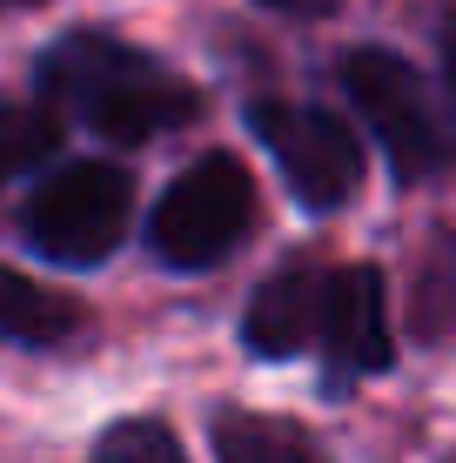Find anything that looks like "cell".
Masks as SVG:
<instances>
[{"mask_svg":"<svg viewBox=\"0 0 456 463\" xmlns=\"http://www.w3.org/2000/svg\"><path fill=\"white\" fill-rule=\"evenodd\" d=\"M336 81L349 94V108L369 121V135L389 148V162H396L403 182H430V175L443 168V155H450L443 108H436L430 81H423L403 54H389V47H349Z\"/></svg>","mask_w":456,"mask_h":463,"instance_id":"3957f363","label":"cell"},{"mask_svg":"<svg viewBox=\"0 0 456 463\" xmlns=\"http://www.w3.org/2000/svg\"><path fill=\"white\" fill-rule=\"evenodd\" d=\"M54 115L41 108H0V175H21L34 168L41 155H54Z\"/></svg>","mask_w":456,"mask_h":463,"instance_id":"8fae6325","label":"cell"},{"mask_svg":"<svg viewBox=\"0 0 456 463\" xmlns=\"http://www.w3.org/2000/svg\"><path fill=\"white\" fill-rule=\"evenodd\" d=\"M14 7H34V0H0V14H14Z\"/></svg>","mask_w":456,"mask_h":463,"instance_id":"4fadbf2b","label":"cell"},{"mask_svg":"<svg viewBox=\"0 0 456 463\" xmlns=\"http://www.w3.org/2000/svg\"><path fill=\"white\" fill-rule=\"evenodd\" d=\"M81 323H88V309L74 296H60V289H47V282H34V276H21V269L0 262V336L7 343L54 349V343L81 336Z\"/></svg>","mask_w":456,"mask_h":463,"instance_id":"ba28073f","label":"cell"},{"mask_svg":"<svg viewBox=\"0 0 456 463\" xmlns=\"http://www.w3.org/2000/svg\"><path fill=\"white\" fill-rule=\"evenodd\" d=\"M316 343L329 349V370H349V376H376L389 370L396 343H389V309H383V276L369 262L336 269L322 296V329Z\"/></svg>","mask_w":456,"mask_h":463,"instance_id":"8992f818","label":"cell"},{"mask_svg":"<svg viewBox=\"0 0 456 463\" xmlns=\"http://www.w3.org/2000/svg\"><path fill=\"white\" fill-rule=\"evenodd\" d=\"M262 7H275V14H295V21H316V14H336L342 0H262Z\"/></svg>","mask_w":456,"mask_h":463,"instance_id":"7c38bea8","label":"cell"},{"mask_svg":"<svg viewBox=\"0 0 456 463\" xmlns=\"http://www.w3.org/2000/svg\"><path fill=\"white\" fill-rule=\"evenodd\" d=\"M135 182L121 162H68L27 195V242L47 262H107L128 235Z\"/></svg>","mask_w":456,"mask_h":463,"instance_id":"277c9868","label":"cell"},{"mask_svg":"<svg viewBox=\"0 0 456 463\" xmlns=\"http://www.w3.org/2000/svg\"><path fill=\"white\" fill-rule=\"evenodd\" d=\"M94 463H188V457H181V443H175L168 423L128 417V423H115L101 443H94Z\"/></svg>","mask_w":456,"mask_h":463,"instance_id":"30bf717a","label":"cell"},{"mask_svg":"<svg viewBox=\"0 0 456 463\" xmlns=\"http://www.w3.org/2000/svg\"><path fill=\"white\" fill-rule=\"evenodd\" d=\"M256 141L275 155L282 182L295 188V202L316 215H336L342 202L363 188V141L349 135V121L309 101H256L248 108Z\"/></svg>","mask_w":456,"mask_h":463,"instance_id":"5b68a950","label":"cell"},{"mask_svg":"<svg viewBox=\"0 0 456 463\" xmlns=\"http://www.w3.org/2000/svg\"><path fill=\"white\" fill-rule=\"evenodd\" d=\"M41 94L60 101L81 128H94L101 141H154L168 128H188L201 115L195 81H181L168 61H154L148 47L121 41V34H60L41 54Z\"/></svg>","mask_w":456,"mask_h":463,"instance_id":"6da1fadb","label":"cell"},{"mask_svg":"<svg viewBox=\"0 0 456 463\" xmlns=\"http://www.w3.org/2000/svg\"><path fill=\"white\" fill-rule=\"evenodd\" d=\"M215 463H329L316 437L282 417H248V410H222L215 417Z\"/></svg>","mask_w":456,"mask_h":463,"instance_id":"9c48e42d","label":"cell"},{"mask_svg":"<svg viewBox=\"0 0 456 463\" xmlns=\"http://www.w3.org/2000/svg\"><path fill=\"white\" fill-rule=\"evenodd\" d=\"M256 229V182L235 155H201L168 182V195L148 215V249L168 269H215L242 235Z\"/></svg>","mask_w":456,"mask_h":463,"instance_id":"7a4b0ae2","label":"cell"},{"mask_svg":"<svg viewBox=\"0 0 456 463\" xmlns=\"http://www.w3.org/2000/svg\"><path fill=\"white\" fill-rule=\"evenodd\" d=\"M322 296H329V269H316V262L275 269L242 316L248 349L256 356H295V349H309L322 329Z\"/></svg>","mask_w":456,"mask_h":463,"instance_id":"52a82bcc","label":"cell"}]
</instances>
